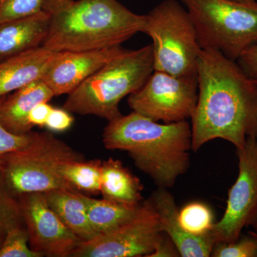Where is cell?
I'll return each mask as SVG.
<instances>
[{"label":"cell","mask_w":257,"mask_h":257,"mask_svg":"<svg viewBox=\"0 0 257 257\" xmlns=\"http://www.w3.org/2000/svg\"><path fill=\"white\" fill-rule=\"evenodd\" d=\"M198 99L197 76H175L155 70L128 96L133 111L166 124L192 118Z\"/></svg>","instance_id":"obj_8"},{"label":"cell","mask_w":257,"mask_h":257,"mask_svg":"<svg viewBox=\"0 0 257 257\" xmlns=\"http://www.w3.org/2000/svg\"><path fill=\"white\" fill-rule=\"evenodd\" d=\"M102 142L107 150L127 152L157 187L172 188L190 166L192 126L187 120L161 124L133 111L109 121Z\"/></svg>","instance_id":"obj_2"},{"label":"cell","mask_w":257,"mask_h":257,"mask_svg":"<svg viewBox=\"0 0 257 257\" xmlns=\"http://www.w3.org/2000/svg\"><path fill=\"white\" fill-rule=\"evenodd\" d=\"M28 230L21 224L11 226L7 230L0 246V257H42L44 255L28 246Z\"/></svg>","instance_id":"obj_23"},{"label":"cell","mask_w":257,"mask_h":257,"mask_svg":"<svg viewBox=\"0 0 257 257\" xmlns=\"http://www.w3.org/2000/svg\"><path fill=\"white\" fill-rule=\"evenodd\" d=\"M74 121V117L69 111L64 108L53 107L45 126L49 131L62 133L68 130L73 124Z\"/></svg>","instance_id":"obj_27"},{"label":"cell","mask_w":257,"mask_h":257,"mask_svg":"<svg viewBox=\"0 0 257 257\" xmlns=\"http://www.w3.org/2000/svg\"><path fill=\"white\" fill-rule=\"evenodd\" d=\"M82 197L87 206L90 224L98 234L107 232L133 219L141 209L143 202L128 205L105 199H94L83 193Z\"/></svg>","instance_id":"obj_19"},{"label":"cell","mask_w":257,"mask_h":257,"mask_svg":"<svg viewBox=\"0 0 257 257\" xmlns=\"http://www.w3.org/2000/svg\"><path fill=\"white\" fill-rule=\"evenodd\" d=\"M42 47L52 52L101 50L121 45L142 32L145 15L117 0H56Z\"/></svg>","instance_id":"obj_3"},{"label":"cell","mask_w":257,"mask_h":257,"mask_svg":"<svg viewBox=\"0 0 257 257\" xmlns=\"http://www.w3.org/2000/svg\"><path fill=\"white\" fill-rule=\"evenodd\" d=\"M1 243H2L1 241H0V246H1V244H2Z\"/></svg>","instance_id":"obj_33"},{"label":"cell","mask_w":257,"mask_h":257,"mask_svg":"<svg viewBox=\"0 0 257 257\" xmlns=\"http://www.w3.org/2000/svg\"><path fill=\"white\" fill-rule=\"evenodd\" d=\"M30 247L44 256L69 257L83 242L65 226L49 205L44 193L20 196Z\"/></svg>","instance_id":"obj_11"},{"label":"cell","mask_w":257,"mask_h":257,"mask_svg":"<svg viewBox=\"0 0 257 257\" xmlns=\"http://www.w3.org/2000/svg\"><path fill=\"white\" fill-rule=\"evenodd\" d=\"M5 98H0V106ZM31 135L32 132L21 135L10 133L0 121V162L7 155L25 147L30 142Z\"/></svg>","instance_id":"obj_26"},{"label":"cell","mask_w":257,"mask_h":257,"mask_svg":"<svg viewBox=\"0 0 257 257\" xmlns=\"http://www.w3.org/2000/svg\"><path fill=\"white\" fill-rule=\"evenodd\" d=\"M48 13L0 24V62L42 46L50 26Z\"/></svg>","instance_id":"obj_14"},{"label":"cell","mask_w":257,"mask_h":257,"mask_svg":"<svg viewBox=\"0 0 257 257\" xmlns=\"http://www.w3.org/2000/svg\"><path fill=\"white\" fill-rule=\"evenodd\" d=\"M52 109L53 106L50 105L47 101L37 104L29 114V122L33 127L35 126L43 127L46 124L47 120Z\"/></svg>","instance_id":"obj_30"},{"label":"cell","mask_w":257,"mask_h":257,"mask_svg":"<svg viewBox=\"0 0 257 257\" xmlns=\"http://www.w3.org/2000/svg\"><path fill=\"white\" fill-rule=\"evenodd\" d=\"M154 71L152 45L123 50L69 94L62 108L111 121L121 115L120 101L143 87Z\"/></svg>","instance_id":"obj_4"},{"label":"cell","mask_w":257,"mask_h":257,"mask_svg":"<svg viewBox=\"0 0 257 257\" xmlns=\"http://www.w3.org/2000/svg\"><path fill=\"white\" fill-rule=\"evenodd\" d=\"M23 220L20 202L10 192L0 175V239L7 230Z\"/></svg>","instance_id":"obj_25"},{"label":"cell","mask_w":257,"mask_h":257,"mask_svg":"<svg viewBox=\"0 0 257 257\" xmlns=\"http://www.w3.org/2000/svg\"><path fill=\"white\" fill-rule=\"evenodd\" d=\"M180 253L170 236L162 231L155 245V250L148 257H179Z\"/></svg>","instance_id":"obj_28"},{"label":"cell","mask_w":257,"mask_h":257,"mask_svg":"<svg viewBox=\"0 0 257 257\" xmlns=\"http://www.w3.org/2000/svg\"><path fill=\"white\" fill-rule=\"evenodd\" d=\"M237 61L244 72L257 83V44L245 51Z\"/></svg>","instance_id":"obj_29"},{"label":"cell","mask_w":257,"mask_h":257,"mask_svg":"<svg viewBox=\"0 0 257 257\" xmlns=\"http://www.w3.org/2000/svg\"><path fill=\"white\" fill-rule=\"evenodd\" d=\"M188 11L202 49L238 60L257 44V2L181 0Z\"/></svg>","instance_id":"obj_6"},{"label":"cell","mask_w":257,"mask_h":257,"mask_svg":"<svg viewBox=\"0 0 257 257\" xmlns=\"http://www.w3.org/2000/svg\"><path fill=\"white\" fill-rule=\"evenodd\" d=\"M44 194L49 205L62 222L82 241H89L97 236L88 217L87 206L82 199V192L60 189Z\"/></svg>","instance_id":"obj_18"},{"label":"cell","mask_w":257,"mask_h":257,"mask_svg":"<svg viewBox=\"0 0 257 257\" xmlns=\"http://www.w3.org/2000/svg\"><path fill=\"white\" fill-rule=\"evenodd\" d=\"M102 161H72L62 167V175L75 190L83 194L100 193Z\"/></svg>","instance_id":"obj_20"},{"label":"cell","mask_w":257,"mask_h":257,"mask_svg":"<svg viewBox=\"0 0 257 257\" xmlns=\"http://www.w3.org/2000/svg\"><path fill=\"white\" fill-rule=\"evenodd\" d=\"M198 99L192 120V150L216 139L236 149L257 138V83L236 61L202 49L197 63Z\"/></svg>","instance_id":"obj_1"},{"label":"cell","mask_w":257,"mask_h":257,"mask_svg":"<svg viewBox=\"0 0 257 257\" xmlns=\"http://www.w3.org/2000/svg\"><path fill=\"white\" fill-rule=\"evenodd\" d=\"M149 200L159 216L162 231L175 243L180 256H211L216 243L212 233L199 236L187 233L179 223V209L168 189L157 187Z\"/></svg>","instance_id":"obj_13"},{"label":"cell","mask_w":257,"mask_h":257,"mask_svg":"<svg viewBox=\"0 0 257 257\" xmlns=\"http://www.w3.org/2000/svg\"><path fill=\"white\" fill-rule=\"evenodd\" d=\"M236 154L238 177L228 193L224 214L211 231L216 243L238 239L257 209V138H248Z\"/></svg>","instance_id":"obj_10"},{"label":"cell","mask_w":257,"mask_h":257,"mask_svg":"<svg viewBox=\"0 0 257 257\" xmlns=\"http://www.w3.org/2000/svg\"><path fill=\"white\" fill-rule=\"evenodd\" d=\"M55 96L42 79L30 83L7 97L0 106V121L8 131L15 135L31 133L33 126L28 121L30 111L37 104L49 102Z\"/></svg>","instance_id":"obj_15"},{"label":"cell","mask_w":257,"mask_h":257,"mask_svg":"<svg viewBox=\"0 0 257 257\" xmlns=\"http://www.w3.org/2000/svg\"><path fill=\"white\" fill-rule=\"evenodd\" d=\"M249 226L252 227L253 232L257 235V209L256 212H255L254 215L253 216L252 219H251Z\"/></svg>","instance_id":"obj_31"},{"label":"cell","mask_w":257,"mask_h":257,"mask_svg":"<svg viewBox=\"0 0 257 257\" xmlns=\"http://www.w3.org/2000/svg\"><path fill=\"white\" fill-rule=\"evenodd\" d=\"M143 184L121 161L109 158L101 165V191L103 199L119 204L138 205L143 202Z\"/></svg>","instance_id":"obj_17"},{"label":"cell","mask_w":257,"mask_h":257,"mask_svg":"<svg viewBox=\"0 0 257 257\" xmlns=\"http://www.w3.org/2000/svg\"><path fill=\"white\" fill-rule=\"evenodd\" d=\"M178 218L183 229L194 236L210 234L215 224L211 208L200 202L188 203L179 209Z\"/></svg>","instance_id":"obj_21"},{"label":"cell","mask_w":257,"mask_h":257,"mask_svg":"<svg viewBox=\"0 0 257 257\" xmlns=\"http://www.w3.org/2000/svg\"><path fill=\"white\" fill-rule=\"evenodd\" d=\"M211 256L257 257V235L254 232L241 234L230 242H216Z\"/></svg>","instance_id":"obj_24"},{"label":"cell","mask_w":257,"mask_h":257,"mask_svg":"<svg viewBox=\"0 0 257 257\" xmlns=\"http://www.w3.org/2000/svg\"><path fill=\"white\" fill-rule=\"evenodd\" d=\"M142 32L152 40L154 69L175 76H197L202 50L188 11L165 0L145 15Z\"/></svg>","instance_id":"obj_7"},{"label":"cell","mask_w":257,"mask_h":257,"mask_svg":"<svg viewBox=\"0 0 257 257\" xmlns=\"http://www.w3.org/2000/svg\"><path fill=\"white\" fill-rule=\"evenodd\" d=\"M56 0H0V24L48 13Z\"/></svg>","instance_id":"obj_22"},{"label":"cell","mask_w":257,"mask_h":257,"mask_svg":"<svg viewBox=\"0 0 257 257\" xmlns=\"http://www.w3.org/2000/svg\"><path fill=\"white\" fill-rule=\"evenodd\" d=\"M82 160L83 155L52 134L32 132L25 147L0 162V175L10 192L18 197L55 189L75 190L61 170L67 162Z\"/></svg>","instance_id":"obj_5"},{"label":"cell","mask_w":257,"mask_h":257,"mask_svg":"<svg viewBox=\"0 0 257 257\" xmlns=\"http://www.w3.org/2000/svg\"><path fill=\"white\" fill-rule=\"evenodd\" d=\"M162 232L159 216L147 199L143 201L135 217L94 239L83 241L72 257H148Z\"/></svg>","instance_id":"obj_9"},{"label":"cell","mask_w":257,"mask_h":257,"mask_svg":"<svg viewBox=\"0 0 257 257\" xmlns=\"http://www.w3.org/2000/svg\"><path fill=\"white\" fill-rule=\"evenodd\" d=\"M55 53L42 46L0 62V98L42 79Z\"/></svg>","instance_id":"obj_16"},{"label":"cell","mask_w":257,"mask_h":257,"mask_svg":"<svg viewBox=\"0 0 257 257\" xmlns=\"http://www.w3.org/2000/svg\"><path fill=\"white\" fill-rule=\"evenodd\" d=\"M235 1L241 2V3H254L257 0H235Z\"/></svg>","instance_id":"obj_32"},{"label":"cell","mask_w":257,"mask_h":257,"mask_svg":"<svg viewBox=\"0 0 257 257\" xmlns=\"http://www.w3.org/2000/svg\"><path fill=\"white\" fill-rule=\"evenodd\" d=\"M123 50L118 45L101 50L56 52L42 80L55 96L70 94Z\"/></svg>","instance_id":"obj_12"}]
</instances>
